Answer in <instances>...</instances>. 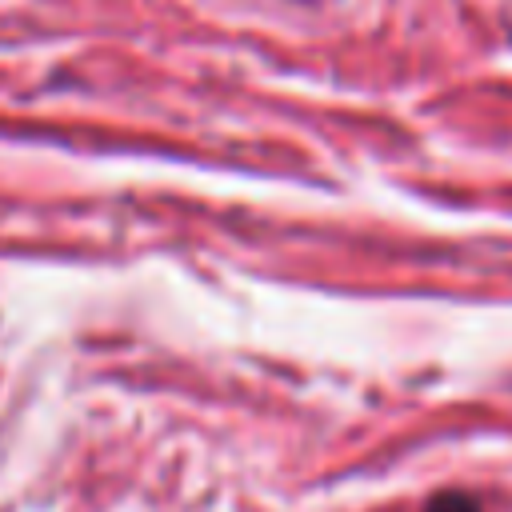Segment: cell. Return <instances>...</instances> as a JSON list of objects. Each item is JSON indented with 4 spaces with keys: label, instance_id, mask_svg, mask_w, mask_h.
Here are the masks:
<instances>
[{
    "label": "cell",
    "instance_id": "6da1fadb",
    "mask_svg": "<svg viewBox=\"0 0 512 512\" xmlns=\"http://www.w3.org/2000/svg\"><path fill=\"white\" fill-rule=\"evenodd\" d=\"M424 512H484V508H480V500H476L472 492L444 488V492H436V496L424 504Z\"/></svg>",
    "mask_w": 512,
    "mask_h": 512
}]
</instances>
